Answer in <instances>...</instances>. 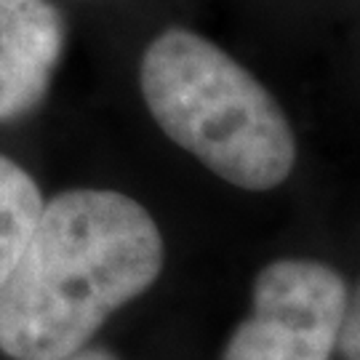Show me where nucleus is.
<instances>
[{
  "instance_id": "obj_6",
  "label": "nucleus",
  "mask_w": 360,
  "mask_h": 360,
  "mask_svg": "<svg viewBox=\"0 0 360 360\" xmlns=\"http://www.w3.org/2000/svg\"><path fill=\"white\" fill-rule=\"evenodd\" d=\"M336 347L345 360H360V288L352 299H347V309H345V321H342Z\"/></svg>"
},
{
  "instance_id": "obj_2",
  "label": "nucleus",
  "mask_w": 360,
  "mask_h": 360,
  "mask_svg": "<svg viewBox=\"0 0 360 360\" xmlns=\"http://www.w3.org/2000/svg\"><path fill=\"white\" fill-rule=\"evenodd\" d=\"M139 83L163 134L224 181L262 193L291 176L296 136L281 104L203 35L160 32L142 56Z\"/></svg>"
},
{
  "instance_id": "obj_3",
  "label": "nucleus",
  "mask_w": 360,
  "mask_h": 360,
  "mask_svg": "<svg viewBox=\"0 0 360 360\" xmlns=\"http://www.w3.org/2000/svg\"><path fill=\"white\" fill-rule=\"evenodd\" d=\"M347 309L342 275L315 259H278L257 275L254 309L221 360H331Z\"/></svg>"
},
{
  "instance_id": "obj_4",
  "label": "nucleus",
  "mask_w": 360,
  "mask_h": 360,
  "mask_svg": "<svg viewBox=\"0 0 360 360\" xmlns=\"http://www.w3.org/2000/svg\"><path fill=\"white\" fill-rule=\"evenodd\" d=\"M65 40V16L51 0H0V123L40 107Z\"/></svg>"
},
{
  "instance_id": "obj_5",
  "label": "nucleus",
  "mask_w": 360,
  "mask_h": 360,
  "mask_svg": "<svg viewBox=\"0 0 360 360\" xmlns=\"http://www.w3.org/2000/svg\"><path fill=\"white\" fill-rule=\"evenodd\" d=\"M43 211L35 179L11 158L0 155V291L6 288Z\"/></svg>"
},
{
  "instance_id": "obj_7",
  "label": "nucleus",
  "mask_w": 360,
  "mask_h": 360,
  "mask_svg": "<svg viewBox=\"0 0 360 360\" xmlns=\"http://www.w3.org/2000/svg\"><path fill=\"white\" fill-rule=\"evenodd\" d=\"M62 360H117V358L110 355L107 349H77L75 355H67Z\"/></svg>"
},
{
  "instance_id": "obj_1",
  "label": "nucleus",
  "mask_w": 360,
  "mask_h": 360,
  "mask_svg": "<svg viewBox=\"0 0 360 360\" xmlns=\"http://www.w3.org/2000/svg\"><path fill=\"white\" fill-rule=\"evenodd\" d=\"M150 211L115 190H67L40 219L0 291V349L16 360H62L142 296L163 270Z\"/></svg>"
}]
</instances>
